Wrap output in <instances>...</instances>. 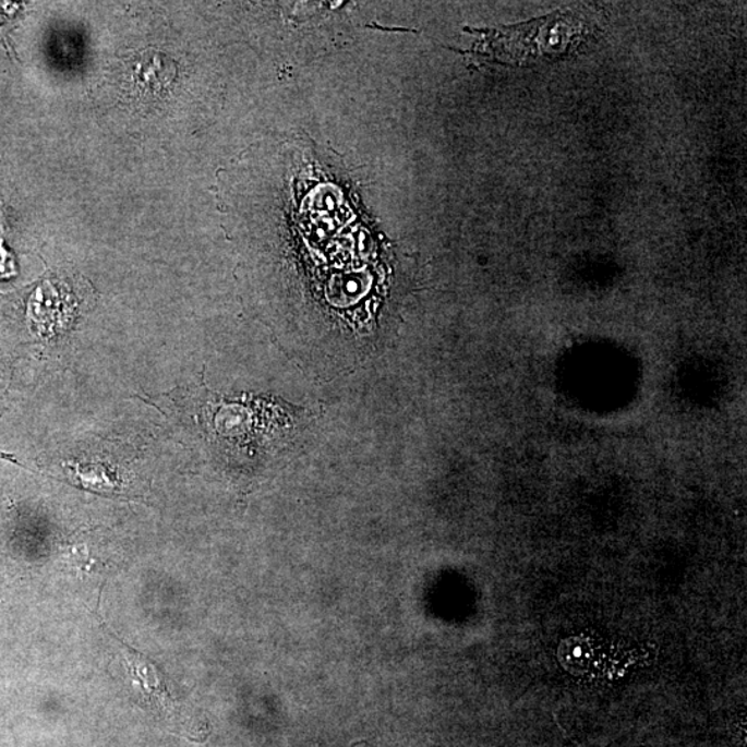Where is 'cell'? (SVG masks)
Returning <instances> with one entry per match:
<instances>
[{
    "mask_svg": "<svg viewBox=\"0 0 747 747\" xmlns=\"http://www.w3.org/2000/svg\"><path fill=\"white\" fill-rule=\"evenodd\" d=\"M120 643L123 651V666H125L141 697L149 706L158 710V712L172 713L173 698L168 692L167 683H165L162 673L159 672L156 663H153L142 653L136 652L135 649L126 646V643L121 641Z\"/></svg>",
    "mask_w": 747,
    "mask_h": 747,
    "instance_id": "1",
    "label": "cell"
}]
</instances>
